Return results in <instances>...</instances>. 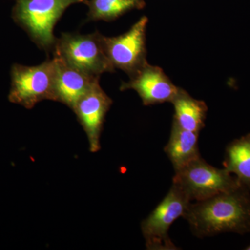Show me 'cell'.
Wrapping results in <instances>:
<instances>
[{"label":"cell","instance_id":"obj_1","mask_svg":"<svg viewBox=\"0 0 250 250\" xmlns=\"http://www.w3.org/2000/svg\"><path fill=\"white\" fill-rule=\"evenodd\" d=\"M183 218L199 238L227 232L250 231V195L246 188L222 192L202 201L190 202Z\"/></svg>","mask_w":250,"mask_h":250},{"label":"cell","instance_id":"obj_2","mask_svg":"<svg viewBox=\"0 0 250 250\" xmlns=\"http://www.w3.org/2000/svg\"><path fill=\"white\" fill-rule=\"evenodd\" d=\"M174 172L172 184L190 202L202 201L242 187L236 177L226 169L210 165L202 156Z\"/></svg>","mask_w":250,"mask_h":250},{"label":"cell","instance_id":"obj_3","mask_svg":"<svg viewBox=\"0 0 250 250\" xmlns=\"http://www.w3.org/2000/svg\"><path fill=\"white\" fill-rule=\"evenodd\" d=\"M85 0H16L13 15L38 45L47 48L55 42L54 27L64 11Z\"/></svg>","mask_w":250,"mask_h":250},{"label":"cell","instance_id":"obj_4","mask_svg":"<svg viewBox=\"0 0 250 250\" xmlns=\"http://www.w3.org/2000/svg\"><path fill=\"white\" fill-rule=\"evenodd\" d=\"M54 59L36 66L15 64L11 70V103L30 109L45 100L56 101Z\"/></svg>","mask_w":250,"mask_h":250},{"label":"cell","instance_id":"obj_5","mask_svg":"<svg viewBox=\"0 0 250 250\" xmlns=\"http://www.w3.org/2000/svg\"><path fill=\"white\" fill-rule=\"evenodd\" d=\"M190 202L187 195L172 184L164 200L141 223L147 250H177L169 237V229L177 219L183 218Z\"/></svg>","mask_w":250,"mask_h":250},{"label":"cell","instance_id":"obj_6","mask_svg":"<svg viewBox=\"0 0 250 250\" xmlns=\"http://www.w3.org/2000/svg\"><path fill=\"white\" fill-rule=\"evenodd\" d=\"M101 36L63 34L57 42L56 54L72 67L99 78L114 68L104 49Z\"/></svg>","mask_w":250,"mask_h":250},{"label":"cell","instance_id":"obj_7","mask_svg":"<svg viewBox=\"0 0 250 250\" xmlns=\"http://www.w3.org/2000/svg\"><path fill=\"white\" fill-rule=\"evenodd\" d=\"M147 22V18L143 16L123 35L111 38L101 36L104 49L114 67L135 74L146 63Z\"/></svg>","mask_w":250,"mask_h":250},{"label":"cell","instance_id":"obj_8","mask_svg":"<svg viewBox=\"0 0 250 250\" xmlns=\"http://www.w3.org/2000/svg\"><path fill=\"white\" fill-rule=\"evenodd\" d=\"M111 104V99L104 91L98 81L72 110L88 138L90 152H98L101 148L100 137L103 125Z\"/></svg>","mask_w":250,"mask_h":250},{"label":"cell","instance_id":"obj_9","mask_svg":"<svg viewBox=\"0 0 250 250\" xmlns=\"http://www.w3.org/2000/svg\"><path fill=\"white\" fill-rule=\"evenodd\" d=\"M121 89L137 92L145 105L172 103L181 90L161 68L146 62L134 74V78L129 83L122 85Z\"/></svg>","mask_w":250,"mask_h":250},{"label":"cell","instance_id":"obj_10","mask_svg":"<svg viewBox=\"0 0 250 250\" xmlns=\"http://www.w3.org/2000/svg\"><path fill=\"white\" fill-rule=\"evenodd\" d=\"M55 62L56 101L74 109L77 103L91 88L99 78L90 76L69 65L57 54Z\"/></svg>","mask_w":250,"mask_h":250},{"label":"cell","instance_id":"obj_11","mask_svg":"<svg viewBox=\"0 0 250 250\" xmlns=\"http://www.w3.org/2000/svg\"><path fill=\"white\" fill-rule=\"evenodd\" d=\"M199 134L182 129L175 122H172L170 139L164 151L174 171L201 156L198 146Z\"/></svg>","mask_w":250,"mask_h":250},{"label":"cell","instance_id":"obj_12","mask_svg":"<svg viewBox=\"0 0 250 250\" xmlns=\"http://www.w3.org/2000/svg\"><path fill=\"white\" fill-rule=\"evenodd\" d=\"M172 103L174 108L173 121L182 129L200 134L205 126L206 104L192 98L183 90H180Z\"/></svg>","mask_w":250,"mask_h":250},{"label":"cell","instance_id":"obj_13","mask_svg":"<svg viewBox=\"0 0 250 250\" xmlns=\"http://www.w3.org/2000/svg\"><path fill=\"white\" fill-rule=\"evenodd\" d=\"M223 166L230 173L234 174L242 187L250 192V134L228 145Z\"/></svg>","mask_w":250,"mask_h":250},{"label":"cell","instance_id":"obj_14","mask_svg":"<svg viewBox=\"0 0 250 250\" xmlns=\"http://www.w3.org/2000/svg\"><path fill=\"white\" fill-rule=\"evenodd\" d=\"M89 17L93 20H111L123 13L139 7L142 0H90Z\"/></svg>","mask_w":250,"mask_h":250},{"label":"cell","instance_id":"obj_15","mask_svg":"<svg viewBox=\"0 0 250 250\" xmlns=\"http://www.w3.org/2000/svg\"><path fill=\"white\" fill-rule=\"evenodd\" d=\"M246 250H250V246H248V247H247V248H246Z\"/></svg>","mask_w":250,"mask_h":250}]
</instances>
